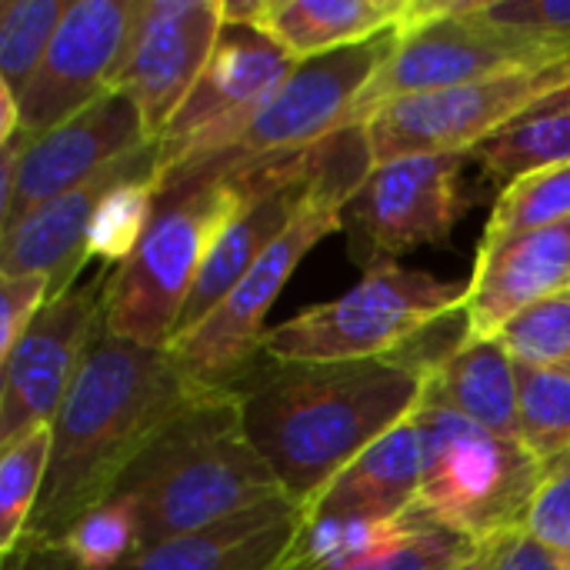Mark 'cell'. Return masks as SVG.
<instances>
[{
    "instance_id": "obj_37",
    "label": "cell",
    "mask_w": 570,
    "mask_h": 570,
    "mask_svg": "<svg viewBox=\"0 0 570 570\" xmlns=\"http://www.w3.org/2000/svg\"><path fill=\"white\" fill-rule=\"evenodd\" d=\"M20 137V104L17 94L0 83V144H10Z\"/></svg>"
},
{
    "instance_id": "obj_35",
    "label": "cell",
    "mask_w": 570,
    "mask_h": 570,
    "mask_svg": "<svg viewBox=\"0 0 570 570\" xmlns=\"http://www.w3.org/2000/svg\"><path fill=\"white\" fill-rule=\"evenodd\" d=\"M491 570H568L544 544H538L524 528L501 538Z\"/></svg>"
},
{
    "instance_id": "obj_5",
    "label": "cell",
    "mask_w": 570,
    "mask_h": 570,
    "mask_svg": "<svg viewBox=\"0 0 570 570\" xmlns=\"http://www.w3.org/2000/svg\"><path fill=\"white\" fill-rule=\"evenodd\" d=\"M250 184L244 170H180L157 177V210L137 250L110 271L104 324L114 337L167 351L194 281L240 207Z\"/></svg>"
},
{
    "instance_id": "obj_13",
    "label": "cell",
    "mask_w": 570,
    "mask_h": 570,
    "mask_svg": "<svg viewBox=\"0 0 570 570\" xmlns=\"http://www.w3.org/2000/svg\"><path fill=\"white\" fill-rule=\"evenodd\" d=\"M110 271L114 267H104L90 281H77L67 294L47 301V307L3 357L0 448L37 428L53 424L104 317Z\"/></svg>"
},
{
    "instance_id": "obj_9",
    "label": "cell",
    "mask_w": 570,
    "mask_h": 570,
    "mask_svg": "<svg viewBox=\"0 0 570 570\" xmlns=\"http://www.w3.org/2000/svg\"><path fill=\"white\" fill-rule=\"evenodd\" d=\"M568 60V43L531 40L481 20L478 0H414L411 23L401 30L394 53L361 94L351 127H361L377 107L401 97L521 70H544Z\"/></svg>"
},
{
    "instance_id": "obj_18",
    "label": "cell",
    "mask_w": 570,
    "mask_h": 570,
    "mask_svg": "<svg viewBox=\"0 0 570 570\" xmlns=\"http://www.w3.org/2000/svg\"><path fill=\"white\" fill-rule=\"evenodd\" d=\"M564 291H570V220L524 234L474 261L464 341H498L518 314Z\"/></svg>"
},
{
    "instance_id": "obj_14",
    "label": "cell",
    "mask_w": 570,
    "mask_h": 570,
    "mask_svg": "<svg viewBox=\"0 0 570 570\" xmlns=\"http://www.w3.org/2000/svg\"><path fill=\"white\" fill-rule=\"evenodd\" d=\"M224 30V0H137L124 60L110 90H124L160 140Z\"/></svg>"
},
{
    "instance_id": "obj_4",
    "label": "cell",
    "mask_w": 570,
    "mask_h": 570,
    "mask_svg": "<svg viewBox=\"0 0 570 570\" xmlns=\"http://www.w3.org/2000/svg\"><path fill=\"white\" fill-rule=\"evenodd\" d=\"M371 170L374 160L364 140V127H347L324 144V164L287 230L264 250V257L200 327L167 347L190 381L210 391H230L240 381V374L261 354L267 311L277 304L301 261L324 237L344 227V210Z\"/></svg>"
},
{
    "instance_id": "obj_8",
    "label": "cell",
    "mask_w": 570,
    "mask_h": 570,
    "mask_svg": "<svg viewBox=\"0 0 570 570\" xmlns=\"http://www.w3.org/2000/svg\"><path fill=\"white\" fill-rule=\"evenodd\" d=\"M424 444V481L414 514L474 544L524 528L544 464L511 438L424 404L414 411Z\"/></svg>"
},
{
    "instance_id": "obj_22",
    "label": "cell",
    "mask_w": 570,
    "mask_h": 570,
    "mask_svg": "<svg viewBox=\"0 0 570 570\" xmlns=\"http://www.w3.org/2000/svg\"><path fill=\"white\" fill-rule=\"evenodd\" d=\"M414 0H264L257 30L294 60L374 40L411 23Z\"/></svg>"
},
{
    "instance_id": "obj_36",
    "label": "cell",
    "mask_w": 570,
    "mask_h": 570,
    "mask_svg": "<svg viewBox=\"0 0 570 570\" xmlns=\"http://www.w3.org/2000/svg\"><path fill=\"white\" fill-rule=\"evenodd\" d=\"M3 570H83L80 561L60 541H23L7 561Z\"/></svg>"
},
{
    "instance_id": "obj_33",
    "label": "cell",
    "mask_w": 570,
    "mask_h": 570,
    "mask_svg": "<svg viewBox=\"0 0 570 570\" xmlns=\"http://www.w3.org/2000/svg\"><path fill=\"white\" fill-rule=\"evenodd\" d=\"M478 17L508 33L570 47V0H478Z\"/></svg>"
},
{
    "instance_id": "obj_20",
    "label": "cell",
    "mask_w": 570,
    "mask_h": 570,
    "mask_svg": "<svg viewBox=\"0 0 570 570\" xmlns=\"http://www.w3.org/2000/svg\"><path fill=\"white\" fill-rule=\"evenodd\" d=\"M424 481V444L411 414L354 464H347L311 504V521H404L414 514Z\"/></svg>"
},
{
    "instance_id": "obj_38",
    "label": "cell",
    "mask_w": 570,
    "mask_h": 570,
    "mask_svg": "<svg viewBox=\"0 0 570 570\" xmlns=\"http://www.w3.org/2000/svg\"><path fill=\"white\" fill-rule=\"evenodd\" d=\"M498 544H501V538L498 541H488L468 564H461L458 570H491L494 568V554H498Z\"/></svg>"
},
{
    "instance_id": "obj_15",
    "label": "cell",
    "mask_w": 570,
    "mask_h": 570,
    "mask_svg": "<svg viewBox=\"0 0 570 570\" xmlns=\"http://www.w3.org/2000/svg\"><path fill=\"white\" fill-rule=\"evenodd\" d=\"M134 10L137 0H70L40 70L17 97L27 137L67 124L114 87Z\"/></svg>"
},
{
    "instance_id": "obj_1",
    "label": "cell",
    "mask_w": 570,
    "mask_h": 570,
    "mask_svg": "<svg viewBox=\"0 0 570 570\" xmlns=\"http://www.w3.org/2000/svg\"><path fill=\"white\" fill-rule=\"evenodd\" d=\"M207 394L214 391L190 381L170 351L120 341L100 317L50 424V464L23 541H60L80 514L117 491L164 428Z\"/></svg>"
},
{
    "instance_id": "obj_29",
    "label": "cell",
    "mask_w": 570,
    "mask_h": 570,
    "mask_svg": "<svg viewBox=\"0 0 570 570\" xmlns=\"http://www.w3.org/2000/svg\"><path fill=\"white\" fill-rule=\"evenodd\" d=\"M60 544L83 570H117L140 551V521L124 494H110L87 514H80Z\"/></svg>"
},
{
    "instance_id": "obj_32",
    "label": "cell",
    "mask_w": 570,
    "mask_h": 570,
    "mask_svg": "<svg viewBox=\"0 0 570 570\" xmlns=\"http://www.w3.org/2000/svg\"><path fill=\"white\" fill-rule=\"evenodd\" d=\"M524 531L570 570V454L544 464V478L528 508Z\"/></svg>"
},
{
    "instance_id": "obj_23",
    "label": "cell",
    "mask_w": 570,
    "mask_h": 570,
    "mask_svg": "<svg viewBox=\"0 0 570 570\" xmlns=\"http://www.w3.org/2000/svg\"><path fill=\"white\" fill-rule=\"evenodd\" d=\"M471 160L504 187L534 170L570 167V83L534 100L524 114L474 147Z\"/></svg>"
},
{
    "instance_id": "obj_21",
    "label": "cell",
    "mask_w": 570,
    "mask_h": 570,
    "mask_svg": "<svg viewBox=\"0 0 570 570\" xmlns=\"http://www.w3.org/2000/svg\"><path fill=\"white\" fill-rule=\"evenodd\" d=\"M424 404L448 407L498 438L521 441L518 364L498 341H461L441 357L424 374Z\"/></svg>"
},
{
    "instance_id": "obj_26",
    "label": "cell",
    "mask_w": 570,
    "mask_h": 570,
    "mask_svg": "<svg viewBox=\"0 0 570 570\" xmlns=\"http://www.w3.org/2000/svg\"><path fill=\"white\" fill-rule=\"evenodd\" d=\"M518 404L521 441L541 464L570 454V371L518 364Z\"/></svg>"
},
{
    "instance_id": "obj_3",
    "label": "cell",
    "mask_w": 570,
    "mask_h": 570,
    "mask_svg": "<svg viewBox=\"0 0 570 570\" xmlns=\"http://www.w3.org/2000/svg\"><path fill=\"white\" fill-rule=\"evenodd\" d=\"M114 494L134 504L140 548L197 534L291 498L250 444L234 391H214L170 421L130 464Z\"/></svg>"
},
{
    "instance_id": "obj_31",
    "label": "cell",
    "mask_w": 570,
    "mask_h": 570,
    "mask_svg": "<svg viewBox=\"0 0 570 570\" xmlns=\"http://www.w3.org/2000/svg\"><path fill=\"white\" fill-rule=\"evenodd\" d=\"M484 544H474L448 528H438L417 514L414 531L391 551L344 570H458L468 564Z\"/></svg>"
},
{
    "instance_id": "obj_30",
    "label": "cell",
    "mask_w": 570,
    "mask_h": 570,
    "mask_svg": "<svg viewBox=\"0 0 570 570\" xmlns=\"http://www.w3.org/2000/svg\"><path fill=\"white\" fill-rule=\"evenodd\" d=\"M498 344L514 357V364L570 371V291L518 314L498 334Z\"/></svg>"
},
{
    "instance_id": "obj_27",
    "label": "cell",
    "mask_w": 570,
    "mask_h": 570,
    "mask_svg": "<svg viewBox=\"0 0 570 570\" xmlns=\"http://www.w3.org/2000/svg\"><path fill=\"white\" fill-rule=\"evenodd\" d=\"M70 0H3L0 3V83L17 97L40 70Z\"/></svg>"
},
{
    "instance_id": "obj_28",
    "label": "cell",
    "mask_w": 570,
    "mask_h": 570,
    "mask_svg": "<svg viewBox=\"0 0 570 570\" xmlns=\"http://www.w3.org/2000/svg\"><path fill=\"white\" fill-rule=\"evenodd\" d=\"M157 177L160 170L130 177L100 200L87 230V257H97L107 267H120L137 250L157 210Z\"/></svg>"
},
{
    "instance_id": "obj_6",
    "label": "cell",
    "mask_w": 570,
    "mask_h": 570,
    "mask_svg": "<svg viewBox=\"0 0 570 570\" xmlns=\"http://www.w3.org/2000/svg\"><path fill=\"white\" fill-rule=\"evenodd\" d=\"M401 30L297 60L287 77L250 110L200 134L160 167V177L180 170H244L307 154L351 127L354 107L384 60L394 53Z\"/></svg>"
},
{
    "instance_id": "obj_12",
    "label": "cell",
    "mask_w": 570,
    "mask_h": 570,
    "mask_svg": "<svg viewBox=\"0 0 570 570\" xmlns=\"http://www.w3.org/2000/svg\"><path fill=\"white\" fill-rule=\"evenodd\" d=\"M471 154L401 157L377 164L344 210L371 267H384L417 247L444 244L471 207Z\"/></svg>"
},
{
    "instance_id": "obj_16",
    "label": "cell",
    "mask_w": 570,
    "mask_h": 570,
    "mask_svg": "<svg viewBox=\"0 0 570 570\" xmlns=\"http://www.w3.org/2000/svg\"><path fill=\"white\" fill-rule=\"evenodd\" d=\"M160 170V144L150 140L140 150L117 160L90 184L37 207L13 227L0 230V274H47L50 301L67 294L80 281L87 257V230L100 200L124 180Z\"/></svg>"
},
{
    "instance_id": "obj_10",
    "label": "cell",
    "mask_w": 570,
    "mask_h": 570,
    "mask_svg": "<svg viewBox=\"0 0 570 570\" xmlns=\"http://www.w3.org/2000/svg\"><path fill=\"white\" fill-rule=\"evenodd\" d=\"M564 83H570V60L391 100L361 124L371 160L377 167L401 157L471 154L534 100Z\"/></svg>"
},
{
    "instance_id": "obj_19",
    "label": "cell",
    "mask_w": 570,
    "mask_h": 570,
    "mask_svg": "<svg viewBox=\"0 0 570 570\" xmlns=\"http://www.w3.org/2000/svg\"><path fill=\"white\" fill-rule=\"evenodd\" d=\"M304 521V504L281 498L197 534L140 548L117 570H277Z\"/></svg>"
},
{
    "instance_id": "obj_2",
    "label": "cell",
    "mask_w": 570,
    "mask_h": 570,
    "mask_svg": "<svg viewBox=\"0 0 570 570\" xmlns=\"http://www.w3.org/2000/svg\"><path fill=\"white\" fill-rule=\"evenodd\" d=\"M230 391L257 454L297 504H311L421 407L424 374L401 354L341 364L257 357Z\"/></svg>"
},
{
    "instance_id": "obj_34",
    "label": "cell",
    "mask_w": 570,
    "mask_h": 570,
    "mask_svg": "<svg viewBox=\"0 0 570 570\" xmlns=\"http://www.w3.org/2000/svg\"><path fill=\"white\" fill-rule=\"evenodd\" d=\"M50 301L47 274H0V361Z\"/></svg>"
},
{
    "instance_id": "obj_17",
    "label": "cell",
    "mask_w": 570,
    "mask_h": 570,
    "mask_svg": "<svg viewBox=\"0 0 570 570\" xmlns=\"http://www.w3.org/2000/svg\"><path fill=\"white\" fill-rule=\"evenodd\" d=\"M297 60L277 43L271 40L264 30L250 27V23H227L217 37V47L200 73V80L194 83V90L187 94V100L180 104V110L174 114V120L167 124V130L160 134V167L177 157L190 140H197L200 134L234 120L237 114L250 110L254 104H261L294 67Z\"/></svg>"
},
{
    "instance_id": "obj_24",
    "label": "cell",
    "mask_w": 570,
    "mask_h": 570,
    "mask_svg": "<svg viewBox=\"0 0 570 570\" xmlns=\"http://www.w3.org/2000/svg\"><path fill=\"white\" fill-rule=\"evenodd\" d=\"M570 220V167H548L508 184L478 240V257H491L504 244Z\"/></svg>"
},
{
    "instance_id": "obj_11",
    "label": "cell",
    "mask_w": 570,
    "mask_h": 570,
    "mask_svg": "<svg viewBox=\"0 0 570 570\" xmlns=\"http://www.w3.org/2000/svg\"><path fill=\"white\" fill-rule=\"evenodd\" d=\"M144 144H150L144 117L124 90H107L47 134L27 137L20 130L0 154V230L90 184Z\"/></svg>"
},
{
    "instance_id": "obj_25",
    "label": "cell",
    "mask_w": 570,
    "mask_h": 570,
    "mask_svg": "<svg viewBox=\"0 0 570 570\" xmlns=\"http://www.w3.org/2000/svg\"><path fill=\"white\" fill-rule=\"evenodd\" d=\"M50 444H53V431L47 424L0 448V558L3 561L20 548L23 531L33 518L50 464Z\"/></svg>"
},
{
    "instance_id": "obj_7",
    "label": "cell",
    "mask_w": 570,
    "mask_h": 570,
    "mask_svg": "<svg viewBox=\"0 0 570 570\" xmlns=\"http://www.w3.org/2000/svg\"><path fill=\"white\" fill-rule=\"evenodd\" d=\"M471 281H441L394 264L367 274L337 301L264 331L261 354L284 364H341L394 357L438 321L468 307Z\"/></svg>"
}]
</instances>
